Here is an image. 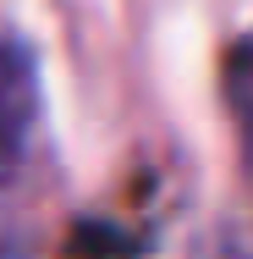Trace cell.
I'll return each instance as SVG.
<instances>
[{
    "mask_svg": "<svg viewBox=\"0 0 253 259\" xmlns=\"http://www.w3.org/2000/svg\"><path fill=\"white\" fill-rule=\"evenodd\" d=\"M39 121V61L22 39H0V188L22 177Z\"/></svg>",
    "mask_w": 253,
    "mask_h": 259,
    "instance_id": "obj_1",
    "label": "cell"
},
{
    "mask_svg": "<svg viewBox=\"0 0 253 259\" xmlns=\"http://www.w3.org/2000/svg\"><path fill=\"white\" fill-rule=\"evenodd\" d=\"M226 105H231V121H237L242 149L253 160V39H242L226 61Z\"/></svg>",
    "mask_w": 253,
    "mask_h": 259,
    "instance_id": "obj_2",
    "label": "cell"
}]
</instances>
